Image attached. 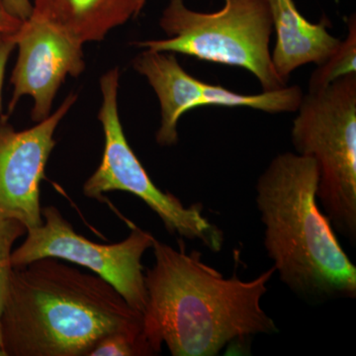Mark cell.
<instances>
[{
	"instance_id": "cell-1",
	"label": "cell",
	"mask_w": 356,
	"mask_h": 356,
	"mask_svg": "<svg viewBox=\"0 0 356 356\" xmlns=\"http://www.w3.org/2000/svg\"><path fill=\"white\" fill-rule=\"evenodd\" d=\"M179 242L175 248L154 238V264L145 273L144 332L156 355L165 343L173 356H214L233 341L278 332L261 307L273 266L252 280L226 278Z\"/></svg>"
},
{
	"instance_id": "cell-4",
	"label": "cell",
	"mask_w": 356,
	"mask_h": 356,
	"mask_svg": "<svg viewBox=\"0 0 356 356\" xmlns=\"http://www.w3.org/2000/svg\"><path fill=\"white\" fill-rule=\"evenodd\" d=\"M159 26L170 38L138 42L136 46L247 70L262 91L288 86L271 60L273 24L268 0H222V8L214 13H199L184 0H170Z\"/></svg>"
},
{
	"instance_id": "cell-3",
	"label": "cell",
	"mask_w": 356,
	"mask_h": 356,
	"mask_svg": "<svg viewBox=\"0 0 356 356\" xmlns=\"http://www.w3.org/2000/svg\"><path fill=\"white\" fill-rule=\"evenodd\" d=\"M315 161L278 154L255 184L264 245L281 282L306 301L355 299L356 267L317 199Z\"/></svg>"
},
{
	"instance_id": "cell-8",
	"label": "cell",
	"mask_w": 356,
	"mask_h": 356,
	"mask_svg": "<svg viewBox=\"0 0 356 356\" xmlns=\"http://www.w3.org/2000/svg\"><path fill=\"white\" fill-rule=\"evenodd\" d=\"M76 99L70 95L55 113L24 131L14 130L0 114V218L17 220L26 229L43 224L40 184L56 128Z\"/></svg>"
},
{
	"instance_id": "cell-18",
	"label": "cell",
	"mask_w": 356,
	"mask_h": 356,
	"mask_svg": "<svg viewBox=\"0 0 356 356\" xmlns=\"http://www.w3.org/2000/svg\"><path fill=\"white\" fill-rule=\"evenodd\" d=\"M22 22L7 10L4 0H0V33L17 32Z\"/></svg>"
},
{
	"instance_id": "cell-11",
	"label": "cell",
	"mask_w": 356,
	"mask_h": 356,
	"mask_svg": "<svg viewBox=\"0 0 356 356\" xmlns=\"http://www.w3.org/2000/svg\"><path fill=\"white\" fill-rule=\"evenodd\" d=\"M133 67L158 95L161 126L156 142L163 147L177 144L178 121L186 112L200 107L206 83L185 72L173 53L146 49L135 58Z\"/></svg>"
},
{
	"instance_id": "cell-7",
	"label": "cell",
	"mask_w": 356,
	"mask_h": 356,
	"mask_svg": "<svg viewBox=\"0 0 356 356\" xmlns=\"http://www.w3.org/2000/svg\"><path fill=\"white\" fill-rule=\"evenodd\" d=\"M43 224L27 229L25 242L11 254L13 267L37 259H57L86 267L106 280L140 313L147 304L142 257L154 236L135 227L122 242L102 245L79 235L54 206L42 208Z\"/></svg>"
},
{
	"instance_id": "cell-13",
	"label": "cell",
	"mask_w": 356,
	"mask_h": 356,
	"mask_svg": "<svg viewBox=\"0 0 356 356\" xmlns=\"http://www.w3.org/2000/svg\"><path fill=\"white\" fill-rule=\"evenodd\" d=\"M356 74V19H348V35L324 64L317 65L309 79L308 91L320 90L337 79Z\"/></svg>"
},
{
	"instance_id": "cell-16",
	"label": "cell",
	"mask_w": 356,
	"mask_h": 356,
	"mask_svg": "<svg viewBox=\"0 0 356 356\" xmlns=\"http://www.w3.org/2000/svg\"><path fill=\"white\" fill-rule=\"evenodd\" d=\"M16 47V32L0 33V114H1V91L7 60Z\"/></svg>"
},
{
	"instance_id": "cell-5",
	"label": "cell",
	"mask_w": 356,
	"mask_h": 356,
	"mask_svg": "<svg viewBox=\"0 0 356 356\" xmlns=\"http://www.w3.org/2000/svg\"><path fill=\"white\" fill-rule=\"evenodd\" d=\"M293 121L297 154L318 168L317 199L332 228L356 243V74L303 95Z\"/></svg>"
},
{
	"instance_id": "cell-12",
	"label": "cell",
	"mask_w": 356,
	"mask_h": 356,
	"mask_svg": "<svg viewBox=\"0 0 356 356\" xmlns=\"http://www.w3.org/2000/svg\"><path fill=\"white\" fill-rule=\"evenodd\" d=\"M32 15L83 44L137 17L147 0H33Z\"/></svg>"
},
{
	"instance_id": "cell-10",
	"label": "cell",
	"mask_w": 356,
	"mask_h": 356,
	"mask_svg": "<svg viewBox=\"0 0 356 356\" xmlns=\"http://www.w3.org/2000/svg\"><path fill=\"white\" fill-rule=\"evenodd\" d=\"M275 46L271 60L278 76L288 84L290 76L302 65L324 64L341 40L327 30L330 21L312 23L297 8L294 0H268Z\"/></svg>"
},
{
	"instance_id": "cell-15",
	"label": "cell",
	"mask_w": 356,
	"mask_h": 356,
	"mask_svg": "<svg viewBox=\"0 0 356 356\" xmlns=\"http://www.w3.org/2000/svg\"><path fill=\"white\" fill-rule=\"evenodd\" d=\"M27 232L24 225L17 220L9 218H0V318L6 303L8 291L9 280L13 266L11 264L13 247L18 238ZM0 348H1V334H0Z\"/></svg>"
},
{
	"instance_id": "cell-14",
	"label": "cell",
	"mask_w": 356,
	"mask_h": 356,
	"mask_svg": "<svg viewBox=\"0 0 356 356\" xmlns=\"http://www.w3.org/2000/svg\"><path fill=\"white\" fill-rule=\"evenodd\" d=\"M156 355L145 332H115L102 337L88 356Z\"/></svg>"
},
{
	"instance_id": "cell-17",
	"label": "cell",
	"mask_w": 356,
	"mask_h": 356,
	"mask_svg": "<svg viewBox=\"0 0 356 356\" xmlns=\"http://www.w3.org/2000/svg\"><path fill=\"white\" fill-rule=\"evenodd\" d=\"M7 10L18 19L24 21L32 15L31 0H4Z\"/></svg>"
},
{
	"instance_id": "cell-9",
	"label": "cell",
	"mask_w": 356,
	"mask_h": 356,
	"mask_svg": "<svg viewBox=\"0 0 356 356\" xmlns=\"http://www.w3.org/2000/svg\"><path fill=\"white\" fill-rule=\"evenodd\" d=\"M16 46L19 54L11 76L14 91L9 113L23 95H30L34 100L32 119L39 123L50 116L54 98L65 77L83 72V44L31 15L16 32Z\"/></svg>"
},
{
	"instance_id": "cell-6",
	"label": "cell",
	"mask_w": 356,
	"mask_h": 356,
	"mask_svg": "<svg viewBox=\"0 0 356 356\" xmlns=\"http://www.w3.org/2000/svg\"><path fill=\"white\" fill-rule=\"evenodd\" d=\"M118 84V69L109 70L100 79L103 102L98 119L104 131V152L102 163L83 185L84 195L97 199L110 191L129 192L158 215L170 235L198 241L212 252H220L224 233L204 216L202 205L186 207L170 192L159 189L131 149L119 118Z\"/></svg>"
},
{
	"instance_id": "cell-2",
	"label": "cell",
	"mask_w": 356,
	"mask_h": 356,
	"mask_svg": "<svg viewBox=\"0 0 356 356\" xmlns=\"http://www.w3.org/2000/svg\"><path fill=\"white\" fill-rule=\"evenodd\" d=\"M115 332H144V320L106 280L50 257L13 267L0 355L88 356Z\"/></svg>"
}]
</instances>
